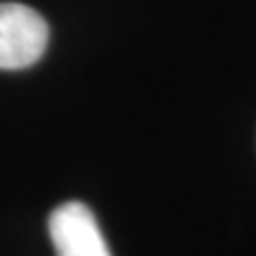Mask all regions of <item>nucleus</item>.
<instances>
[{"label":"nucleus","instance_id":"1","mask_svg":"<svg viewBox=\"0 0 256 256\" xmlns=\"http://www.w3.org/2000/svg\"><path fill=\"white\" fill-rule=\"evenodd\" d=\"M48 48V24L22 2H0V69H26Z\"/></svg>","mask_w":256,"mask_h":256},{"label":"nucleus","instance_id":"2","mask_svg":"<svg viewBox=\"0 0 256 256\" xmlns=\"http://www.w3.org/2000/svg\"><path fill=\"white\" fill-rule=\"evenodd\" d=\"M50 240L57 256H112L92 211L81 202H66L50 214Z\"/></svg>","mask_w":256,"mask_h":256}]
</instances>
